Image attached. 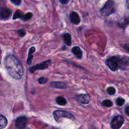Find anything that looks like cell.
Returning <instances> with one entry per match:
<instances>
[{"instance_id": "obj_1", "label": "cell", "mask_w": 129, "mask_h": 129, "mask_svg": "<svg viewBox=\"0 0 129 129\" xmlns=\"http://www.w3.org/2000/svg\"><path fill=\"white\" fill-rule=\"evenodd\" d=\"M5 68L10 76L16 79H21L24 74V69L20 60L13 55H8L5 59Z\"/></svg>"}, {"instance_id": "obj_2", "label": "cell", "mask_w": 129, "mask_h": 129, "mask_svg": "<svg viewBox=\"0 0 129 129\" xmlns=\"http://www.w3.org/2000/svg\"><path fill=\"white\" fill-rule=\"evenodd\" d=\"M106 64L113 71L119 68L124 69L129 66V57L125 56L112 57L106 60Z\"/></svg>"}, {"instance_id": "obj_3", "label": "cell", "mask_w": 129, "mask_h": 129, "mask_svg": "<svg viewBox=\"0 0 129 129\" xmlns=\"http://www.w3.org/2000/svg\"><path fill=\"white\" fill-rule=\"evenodd\" d=\"M115 12V5L113 1H107L105 6L101 9L100 13L104 16H109Z\"/></svg>"}, {"instance_id": "obj_4", "label": "cell", "mask_w": 129, "mask_h": 129, "mask_svg": "<svg viewBox=\"0 0 129 129\" xmlns=\"http://www.w3.org/2000/svg\"><path fill=\"white\" fill-rule=\"evenodd\" d=\"M53 115H54V119L57 122H60V119L63 118V117L68 118L69 119H74V117L71 113L61 110H56L55 112H54Z\"/></svg>"}, {"instance_id": "obj_5", "label": "cell", "mask_w": 129, "mask_h": 129, "mask_svg": "<svg viewBox=\"0 0 129 129\" xmlns=\"http://www.w3.org/2000/svg\"><path fill=\"white\" fill-rule=\"evenodd\" d=\"M124 122V118L122 116L117 115L115 117L111 122V127L113 129L120 128Z\"/></svg>"}, {"instance_id": "obj_6", "label": "cell", "mask_w": 129, "mask_h": 129, "mask_svg": "<svg viewBox=\"0 0 129 129\" xmlns=\"http://www.w3.org/2000/svg\"><path fill=\"white\" fill-rule=\"evenodd\" d=\"M50 63H51V61L50 60H48L47 61L41 63V64H37V66H35L32 67L30 69V71L31 72V73H34L35 71L37 70H43V69H47L49 68V66L50 65Z\"/></svg>"}, {"instance_id": "obj_7", "label": "cell", "mask_w": 129, "mask_h": 129, "mask_svg": "<svg viewBox=\"0 0 129 129\" xmlns=\"http://www.w3.org/2000/svg\"><path fill=\"white\" fill-rule=\"evenodd\" d=\"M28 119L25 117H20L16 119V127L18 128H25L27 125Z\"/></svg>"}, {"instance_id": "obj_8", "label": "cell", "mask_w": 129, "mask_h": 129, "mask_svg": "<svg viewBox=\"0 0 129 129\" xmlns=\"http://www.w3.org/2000/svg\"><path fill=\"white\" fill-rule=\"evenodd\" d=\"M11 11L10 9L7 8H2L0 11V17L2 20H6L10 18L11 15Z\"/></svg>"}, {"instance_id": "obj_9", "label": "cell", "mask_w": 129, "mask_h": 129, "mask_svg": "<svg viewBox=\"0 0 129 129\" xmlns=\"http://www.w3.org/2000/svg\"><path fill=\"white\" fill-rule=\"evenodd\" d=\"M76 100L79 103H81L84 105H86L90 102L91 98L89 94H80V95L77 96Z\"/></svg>"}, {"instance_id": "obj_10", "label": "cell", "mask_w": 129, "mask_h": 129, "mask_svg": "<svg viewBox=\"0 0 129 129\" xmlns=\"http://www.w3.org/2000/svg\"><path fill=\"white\" fill-rule=\"evenodd\" d=\"M70 20L72 23L74 25H78L80 22V18L79 15L76 12H72L70 15Z\"/></svg>"}, {"instance_id": "obj_11", "label": "cell", "mask_w": 129, "mask_h": 129, "mask_svg": "<svg viewBox=\"0 0 129 129\" xmlns=\"http://www.w3.org/2000/svg\"><path fill=\"white\" fill-rule=\"evenodd\" d=\"M72 52L74 54L75 57L78 59H81L82 55H83V52H82L81 49L79 47H74L72 49Z\"/></svg>"}, {"instance_id": "obj_12", "label": "cell", "mask_w": 129, "mask_h": 129, "mask_svg": "<svg viewBox=\"0 0 129 129\" xmlns=\"http://www.w3.org/2000/svg\"><path fill=\"white\" fill-rule=\"evenodd\" d=\"M52 85L54 88H59V89H64L67 87L66 84L62 82H53Z\"/></svg>"}, {"instance_id": "obj_13", "label": "cell", "mask_w": 129, "mask_h": 129, "mask_svg": "<svg viewBox=\"0 0 129 129\" xmlns=\"http://www.w3.org/2000/svg\"><path fill=\"white\" fill-rule=\"evenodd\" d=\"M63 39H64V42L66 43V44L68 45H71V36L69 34H64L63 35Z\"/></svg>"}, {"instance_id": "obj_14", "label": "cell", "mask_w": 129, "mask_h": 129, "mask_svg": "<svg viewBox=\"0 0 129 129\" xmlns=\"http://www.w3.org/2000/svg\"><path fill=\"white\" fill-rule=\"evenodd\" d=\"M35 51V47H31L29 50V53H28V59H27V64H30L31 63V60L33 59V53Z\"/></svg>"}, {"instance_id": "obj_15", "label": "cell", "mask_w": 129, "mask_h": 129, "mask_svg": "<svg viewBox=\"0 0 129 129\" xmlns=\"http://www.w3.org/2000/svg\"><path fill=\"white\" fill-rule=\"evenodd\" d=\"M56 103L59 105L64 106L67 104V100L63 96H59L56 98Z\"/></svg>"}, {"instance_id": "obj_16", "label": "cell", "mask_w": 129, "mask_h": 129, "mask_svg": "<svg viewBox=\"0 0 129 129\" xmlns=\"http://www.w3.org/2000/svg\"><path fill=\"white\" fill-rule=\"evenodd\" d=\"M7 119L6 118V117H4L3 115H0V128H3L7 125Z\"/></svg>"}, {"instance_id": "obj_17", "label": "cell", "mask_w": 129, "mask_h": 129, "mask_svg": "<svg viewBox=\"0 0 129 129\" xmlns=\"http://www.w3.org/2000/svg\"><path fill=\"white\" fill-rule=\"evenodd\" d=\"M23 15H24L23 14V13L21 12V11L18 10V11H16V12L15 13L13 18V20H15V19H18V18H22Z\"/></svg>"}, {"instance_id": "obj_18", "label": "cell", "mask_w": 129, "mask_h": 129, "mask_svg": "<svg viewBox=\"0 0 129 129\" xmlns=\"http://www.w3.org/2000/svg\"><path fill=\"white\" fill-rule=\"evenodd\" d=\"M32 16L33 15L31 13H26L25 15H23V18L21 19L25 21H28V20H30V19L31 18Z\"/></svg>"}, {"instance_id": "obj_19", "label": "cell", "mask_w": 129, "mask_h": 129, "mask_svg": "<svg viewBox=\"0 0 129 129\" xmlns=\"http://www.w3.org/2000/svg\"><path fill=\"white\" fill-rule=\"evenodd\" d=\"M102 105L104 106V107H111L113 106V103H112L110 100H104L102 102Z\"/></svg>"}, {"instance_id": "obj_20", "label": "cell", "mask_w": 129, "mask_h": 129, "mask_svg": "<svg viewBox=\"0 0 129 129\" xmlns=\"http://www.w3.org/2000/svg\"><path fill=\"white\" fill-rule=\"evenodd\" d=\"M115 89L113 87H108L107 89V92L110 95H113L115 93Z\"/></svg>"}, {"instance_id": "obj_21", "label": "cell", "mask_w": 129, "mask_h": 129, "mask_svg": "<svg viewBox=\"0 0 129 129\" xmlns=\"http://www.w3.org/2000/svg\"><path fill=\"white\" fill-rule=\"evenodd\" d=\"M124 99H123V98H118L116 100V103H117V105L119 106V107H121V106L123 105L124 104Z\"/></svg>"}, {"instance_id": "obj_22", "label": "cell", "mask_w": 129, "mask_h": 129, "mask_svg": "<svg viewBox=\"0 0 129 129\" xmlns=\"http://www.w3.org/2000/svg\"><path fill=\"white\" fill-rule=\"evenodd\" d=\"M47 78H40L39 79V83H40V84H45V83L47 82Z\"/></svg>"}, {"instance_id": "obj_23", "label": "cell", "mask_w": 129, "mask_h": 129, "mask_svg": "<svg viewBox=\"0 0 129 129\" xmlns=\"http://www.w3.org/2000/svg\"><path fill=\"white\" fill-rule=\"evenodd\" d=\"M11 1L14 5H16V6H19L21 4V0H11Z\"/></svg>"}, {"instance_id": "obj_24", "label": "cell", "mask_w": 129, "mask_h": 129, "mask_svg": "<svg viewBox=\"0 0 129 129\" xmlns=\"http://www.w3.org/2000/svg\"><path fill=\"white\" fill-rule=\"evenodd\" d=\"M18 34H19V35H20V37H23L24 35H25V31L24 30H20L18 31Z\"/></svg>"}, {"instance_id": "obj_25", "label": "cell", "mask_w": 129, "mask_h": 129, "mask_svg": "<svg viewBox=\"0 0 129 129\" xmlns=\"http://www.w3.org/2000/svg\"><path fill=\"white\" fill-rule=\"evenodd\" d=\"M123 47H124V49H125V50H127V52H129V43H128V44H125V45L123 46Z\"/></svg>"}, {"instance_id": "obj_26", "label": "cell", "mask_w": 129, "mask_h": 129, "mask_svg": "<svg viewBox=\"0 0 129 129\" xmlns=\"http://www.w3.org/2000/svg\"><path fill=\"white\" fill-rule=\"evenodd\" d=\"M59 1H60V2L62 4L66 5V4H67L68 2H69V0H59Z\"/></svg>"}, {"instance_id": "obj_27", "label": "cell", "mask_w": 129, "mask_h": 129, "mask_svg": "<svg viewBox=\"0 0 129 129\" xmlns=\"http://www.w3.org/2000/svg\"><path fill=\"white\" fill-rule=\"evenodd\" d=\"M125 113L127 115L129 116V107H127V108H125Z\"/></svg>"}, {"instance_id": "obj_28", "label": "cell", "mask_w": 129, "mask_h": 129, "mask_svg": "<svg viewBox=\"0 0 129 129\" xmlns=\"http://www.w3.org/2000/svg\"><path fill=\"white\" fill-rule=\"evenodd\" d=\"M127 8L129 10V0H127Z\"/></svg>"}]
</instances>
